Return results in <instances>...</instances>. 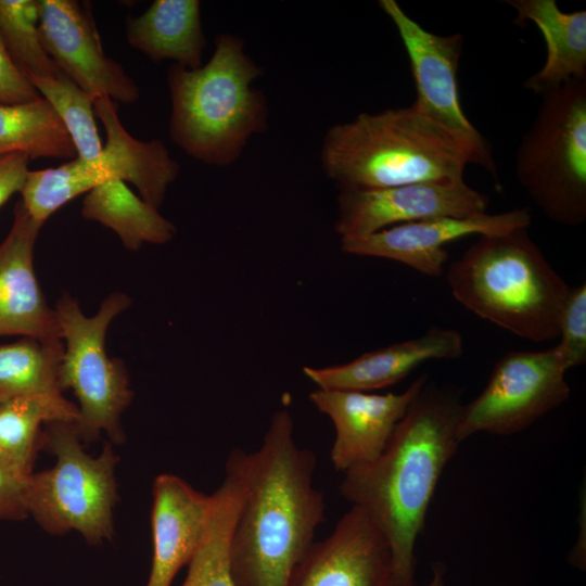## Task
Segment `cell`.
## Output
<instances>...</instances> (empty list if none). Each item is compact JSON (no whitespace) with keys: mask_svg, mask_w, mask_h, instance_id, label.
Instances as JSON below:
<instances>
[{"mask_svg":"<svg viewBox=\"0 0 586 586\" xmlns=\"http://www.w3.org/2000/svg\"><path fill=\"white\" fill-rule=\"evenodd\" d=\"M473 150L413 104L360 113L332 125L320 148L321 168L339 190L463 181Z\"/></svg>","mask_w":586,"mask_h":586,"instance_id":"3957f363","label":"cell"},{"mask_svg":"<svg viewBox=\"0 0 586 586\" xmlns=\"http://www.w3.org/2000/svg\"><path fill=\"white\" fill-rule=\"evenodd\" d=\"M263 73L244 40L230 33L217 35L206 64L189 69L173 63L166 75L170 140L201 163L234 164L250 139L268 128L267 98L253 86Z\"/></svg>","mask_w":586,"mask_h":586,"instance_id":"277c9868","label":"cell"},{"mask_svg":"<svg viewBox=\"0 0 586 586\" xmlns=\"http://www.w3.org/2000/svg\"><path fill=\"white\" fill-rule=\"evenodd\" d=\"M527 229L477 235L448 266L447 283L480 318L528 341H552L571 288Z\"/></svg>","mask_w":586,"mask_h":586,"instance_id":"5b68a950","label":"cell"},{"mask_svg":"<svg viewBox=\"0 0 586 586\" xmlns=\"http://www.w3.org/2000/svg\"><path fill=\"white\" fill-rule=\"evenodd\" d=\"M426 380L421 374L400 393L313 391L309 400L334 426L333 468L344 473L377 459Z\"/></svg>","mask_w":586,"mask_h":586,"instance_id":"2e32d148","label":"cell"},{"mask_svg":"<svg viewBox=\"0 0 586 586\" xmlns=\"http://www.w3.org/2000/svg\"><path fill=\"white\" fill-rule=\"evenodd\" d=\"M215 504L182 477L162 473L152 487L153 556L145 586H170L200 547Z\"/></svg>","mask_w":586,"mask_h":586,"instance_id":"ac0fdd59","label":"cell"},{"mask_svg":"<svg viewBox=\"0 0 586 586\" xmlns=\"http://www.w3.org/2000/svg\"><path fill=\"white\" fill-rule=\"evenodd\" d=\"M458 391L429 379L380 456L344 472L341 495L364 509L392 551L394 586H416V544L438 481L459 444Z\"/></svg>","mask_w":586,"mask_h":586,"instance_id":"7a4b0ae2","label":"cell"},{"mask_svg":"<svg viewBox=\"0 0 586 586\" xmlns=\"http://www.w3.org/2000/svg\"><path fill=\"white\" fill-rule=\"evenodd\" d=\"M131 304L130 297L113 292L93 316H86L74 297L64 293L55 313L64 344L60 368L62 391L72 390L78 405L74 422L84 444L105 433L111 443L122 444V415L133 392L123 360L106 353L105 337L111 322Z\"/></svg>","mask_w":586,"mask_h":586,"instance_id":"ba28073f","label":"cell"},{"mask_svg":"<svg viewBox=\"0 0 586 586\" xmlns=\"http://www.w3.org/2000/svg\"><path fill=\"white\" fill-rule=\"evenodd\" d=\"M460 332L431 327L418 337L365 353L341 365L303 368L317 388L373 392L394 385L429 360L457 359L463 354Z\"/></svg>","mask_w":586,"mask_h":586,"instance_id":"d6986e66","label":"cell"},{"mask_svg":"<svg viewBox=\"0 0 586 586\" xmlns=\"http://www.w3.org/2000/svg\"><path fill=\"white\" fill-rule=\"evenodd\" d=\"M25 475L0 458V521H20L28 518L25 506Z\"/></svg>","mask_w":586,"mask_h":586,"instance_id":"f546056e","label":"cell"},{"mask_svg":"<svg viewBox=\"0 0 586 586\" xmlns=\"http://www.w3.org/2000/svg\"><path fill=\"white\" fill-rule=\"evenodd\" d=\"M39 36L43 49L69 79L94 100L107 97L132 104L137 82L103 50L90 5L77 0H39Z\"/></svg>","mask_w":586,"mask_h":586,"instance_id":"7c38bea8","label":"cell"},{"mask_svg":"<svg viewBox=\"0 0 586 586\" xmlns=\"http://www.w3.org/2000/svg\"><path fill=\"white\" fill-rule=\"evenodd\" d=\"M40 448L55 462L29 475L25 488L28 517L50 534L75 531L91 545L110 539L118 501L115 470L119 461L112 443L98 456H90L74 421H55L44 425Z\"/></svg>","mask_w":586,"mask_h":586,"instance_id":"8992f818","label":"cell"},{"mask_svg":"<svg viewBox=\"0 0 586 586\" xmlns=\"http://www.w3.org/2000/svg\"><path fill=\"white\" fill-rule=\"evenodd\" d=\"M526 208L466 217H436L393 226L360 238L341 239L344 253L402 263L416 271L440 277L449 259L446 245L468 235L498 234L528 228Z\"/></svg>","mask_w":586,"mask_h":586,"instance_id":"5bb4252c","label":"cell"},{"mask_svg":"<svg viewBox=\"0 0 586 586\" xmlns=\"http://www.w3.org/2000/svg\"><path fill=\"white\" fill-rule=\"evenodd\" d=\"M227 459L242 488L229 539L232 581L235 586H288L324 521V497L314 484L316 456L297 445L291 412L281 408L258 449H232Z\"/></svg>","mask_w":586,"mask_h":586,"instance_id":"6da1fadb","label":"cell"},{"mask_svg":"<svg viewBox=\"0 0 586 586\" xmlns=\"http://www.w3.org/2000/svg\"><path fill=\"white\" fill-rule=\"evenodd\" d=\"M73 160L75 146L53 107L41 97L20 104H0V156Z\"/></svg>","mask_w":586,"mask_h":586,"instance_id":"cb8c5ba5","label":"cell"},{"mask_svg":"<svg viewBox=\"0 0 586 586\" xmlns=\"http://www.w3.org/2000/svg\"><path fill=\"white\" fill-rule=\"evenodd\" d=\"M488 196L463 181L343 189L336 196L335 232L360 238L411 221L486 213Z\"/></svg>","mask_w":586,"mask_h":586,"instance_id":"4fadbf2b","label":"cell"},{"mask_svg":"<svg viewBox=\"0 0 586 586\" xmlns=\"http://www.w3.org/2000/svg\"><path fill=\"white\" fill-rule=\"evenodd\" d=\"M39 15V0H0V39L27 79L63 74L42 47Z\"/></svg>","mask_w":586,"mask_h":586,"instance_id":"83f0119b","label":"cell"},{"mask_svg":"<svg viewBox=\"0 0 586 586\" xmlns=\"http://www.w3.org/2000/svg\"><path fill=\"white\" fill-rule=\"evenodd\" d=\"M379 7L396 27L408 55L416 86L412 104L470 146L480 166L498 180L489 143L469 120L460 104L457 73L463 36L460 33L441 36L426 30L395 0H380Z\"/></svg>","mask_w":586,"mask_h":586,"instance_id":"8fae6325","label":"cell"},{"mask_svg":"<svg viewBox=\"0 0 586 586\" xmlns=\"http://www.w3.org/2000/svg\"><path fill=\"white\" fill-rule=\"evenodd\" d=\"M77 405L63 394L16 397L0 404V458L25 475L33 467L46 424L76 421Z\"/></svg>","mask_w":586,"mask_h":586,"instance_id":"603a6c76","label":"cell"},{"mask_svg":"<svg viewBox=\"0 0 586 586\" xmlns=\"http://www.w3.org/2000/svg\"><path fill=\"white\" fill-rule=\"evenodd\" d=\"M288 586H394L390 544L375 521L352 506L328 537L314 542Z\"/></svg>","mask_w":586,"mask_h":586,"instance_id":"9a60e30c","label":"cell"},{"mask_svg":"<svg viewBox=\"0 0 586 586\" xmlns=\"http://www.w3.org/2000/svg\"><path fill=\"white\" fill-rule=\"evenodd\" d=\"M445 566L442 563L432 565V576L429 583L424 586H444Z\"/></svg>","mask_w":586,"mask_h":586,"instance_id":"d6a6232c","label":"cell"},{"mask_svg":"<svg viewBox=\"0 0 586 586\" xmlns=\"http://www.w3.org/2000/svg\"><path fill=\"white\" fill-rule=\"evenodd\" d=\"M517 12L514 24L534 23L546 42V61L524 81L544 94L573 79H586V11L563 12L556 0H505Z\"/></svg>","mask_w":586,"mask_h":586,"instance_id":"ffe728a7","label":"cell"},{"mask_svg":"<svg viewBox=\"0 0 586 586\" xmlns=\"http://www.w3.org/2000/svg\"><path fill=\"white\" fill-rule=\"evenodd\" d=\"M126 39L152 62L170 60L194 69L203 65L206 37L199 0H155L126 22Z\"/></svg>","mask_w":586,"mask_h":586,"instance_id":"44dd1931","label":"cell"},{"mask_svg":"<svg viewBox=\"0 0 586 586\" xmlns=\"http://www.w3.org/2000/svg\"><path fill=\"white\" fill-rule=\"evenodd\" d=\"M540 97L517 150V178L551 221L579 226L586 220V79Z\"/></svg>","mask_w":586,"mask_h":586,"instance_id":"52a82bcc","label":"cell"},{"mask_svg":"<svg viewBox=\"0 0 586 586\" xmlns=\"http://www.w3.org/2000/svg\"><path fill=\"white\" fill-rule=\"evenodd\" d=\"M568 367L555 345L544 351H511L494 366L487 384L463 404L458 438L476 433L514 434L570 397Z\"/></svg>","mask_w":586,"mask_h":586,"instance_id":"9c48e42d","label":"cell"},{"mask_svg":"<svg viewBox=\"0 0 586 586\" xmlns=\"http://www.w3.org/2000/svg\"><path fill=\"white\" fill-rule=\"evenodd\" d=\"M29 157L24 154L0 156V207L20 193L29 171Z\"/></svg>","mask_w":586,"mask_h":586,"instance_id":"1f68e13d","label":"cell"},{"mask_svg":"<svg viewBox=\"0 0 586 586\" xmlns=\"http://www.w3.org/2000/svg\"><path fill=\"white\" fill-rule=\"evenodd\" d=\"M41 98L27 77L15 66L0 39V104H20Z\"/></svg>","mask_w":586,"mask_h":586,"instance_id":"4dcf8cb0","label":"cell"},{"mask_svg":"<svg viewBox=\"0 0 586 586\" xmlns=\"http://www.w3.org/2000/svg\"><path fill=\"white\" fill-rule=\"evenodd\" d=\"M28 80L60 117L75 146L76 157L88 163L99 158L103 145L94 120V99L65 74Z\"/></svg>","mask_w":586,"mask_h":586,"instance_id":"4316f807","label":"cell"},{"mask_svg":"<svg viewBox=\"0 0 586 586\" xmlns=\"http://www.w3.org/2000/svg\"><path fill=\"white\" fill-rule=\"evenodd\" d=\"M556 345L570 370L586 361V284L570 289L559 323Z\"/></svg>","mask_w":586,"mask_h":586,"instance_id":"f1b7e54d","label":"cell"},{"mask_svg":"<svg viewBox=\"0 0 586 586\" xmlns=\"http://www.w3.org/2000/svg\"><path fill=\"white\" fill-rule=\"evenodd\" d=\"M94 113L106 133L99 158L88 163L75 157L60 166L46 168L40 180L46 200L62 207L101 183L122 180L133 184L140 198L160 208L169 184L179 175L178 162L170 156L163 141L133 138L120 123L110 98H97Z\"/></svg>","mask_w":586,"mask_h":586,"instance_id":"30bf717a","label":"cell"},{"mask_svg":"<svg viewBox=\"0 0 586 586\" xmlns=\"http://www.w3.org/2000/svg\"><path fill=\"white\" fill-rule=\"evenodd\" d=\"M81 215L113 230L130 251L144 243L165 244L177 232L158 208L136 195L122 180H110L90 190L84 198Z\"/></svg>","mask_w":586,"mask_h":586,"instance_id":"7402d4cb","label":"cell"},{"mask_svg":"<svg viewBox=\"0 0 586 586\" xmlns=\"http://www.w3.org/2000/svg\"><path fill=\"white\" fill-rule=\"evenodd\" d=\"M241 492L239 473L226 460L225 479L213 493L215 504L204 538L188 564L181 586H235L229 569V539Z\"/></svg>","mask_w":586,"mask_h":586,"instance_id":"d4e9b609","label":"cell"},{"mask_svg":"<svg viewBox=\"0 0 586 586\" xmlns=\"http://www.w3.org/2000/svg\"><path fill=\"white\" fill-rule=\"evenodd\" d=\"M62 339L22 337L0 345V404L16 397L63 394Z\"/></svg>","mask_w":586,"mask_h":586,"instance_id":"484cf974","label":"cell"},{"mask_svg":"<svg viewBox=\"0 0 586 586\" xmlns=\"http://www.w3.org/2000/svg\"><path fill=\"white\" fill-rule=\"evenodd\" d=\"M43 224L21 201L12 227L0 243V336L62 339L54 308L41 291L34 269V249Z\"/></svg>","mask_w":586,"mask_h":586,"instance_id":"e0dca14e","label":"cell"}]
</instances>
